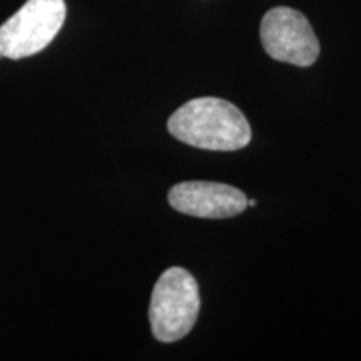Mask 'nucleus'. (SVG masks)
Masks as SVG:
<instances>
[{"mask_svg":"<svg viewBox=\"0 0 361 361\" xmlns=\"http://www.w3.org/2000/svg\"><path fill=\"white\" fill-rule=\"evenodd\" d=\"M0 57H2V56H0Z\"/></svg>","mask_w":361,"mask_h":361,"instance_id":"0eeeda50","label":"nucleus"},{"mask_svg":"<svg viewBox=\"0 0 361 361\" xmlns=\"http://www.w3.org/2000/svg\"><path fill=\"white\" fill-rule=\"evenodd\" d=\"M168 129L178 141L207 151H238L251 141L245 114L218 97L188 101L169 117Z\"/></svg>","mask_w":361,"mask_h":361,"instance_id":"f257e3e1","label":"nucleus"},{"mask_svg":"<svg viewBox=\"0 0 361 361\" xmlns=\"http://www.w3.org/2000/svg\"><path fill=\"white\" fill-rule=\"evenodd\" d=\"M64 0H27L0 25V56L24 59L44 51L66 20Z\"/></svg>","mask_w":361,"mask_h":361,"instance_id":"7ed1b4c3","label":"nucleus"},{"mask_svg":"<svg viewBox=\"0 0 361 361\" xmlns=\"http://www.w3.org/2000/svg\"><path fill=\"white\" fill-rule=\"evenodd\" d=\"M201 308L200 286L184 268L166 269L157 279L149 306V323L157 341L184 338L196 323Z\"/></svg>","mask_w":361,"mask_h":361,"instance_id":"f03ea898","label":"nucleus"},{"mask_svg":"<svg viewBox=\"0 0 361 361\" xmlns=\"http://www.w3.org/2000/svg\"><path fill=\"white\" fill-rule=\"evenodd\" d=\"M261 42L274 61L308 67L319 56V40L301 12L291 7H274L261 22Z\"/></svg>","mask_w":361,"mask_h":361,"instance_id":"20e7f679","label":"nucleus"},{"mask_svg":"<svg viewBox=\"0 0 361 361\" xmlns=\"http://www.w3.org/2000/svg\"><path fill=\"white\" fill-rule=\"evenodd\" d=\"M168 201L179 213L202 219L233 218L247 207V197L241 189L207 180L176 184L168 194Z\"/></svg>","mask_w":361,"mask_h":361,"instance_id":"39448f33","label":"nucleus"},{"mask_svg":"<svg viewBox=\"0 0 361 361\" xmlns=\"http://www.w3.org/2000/svg\"><path fill=\"white\" fill-rule=\"evenodd\" d=\"M256 201L255 200H247V206H255Z\"/></svg>","mask_w":361,"mask_h":361,"instance_id":"423d86ee","label":"nucleus"}]
</instances>
